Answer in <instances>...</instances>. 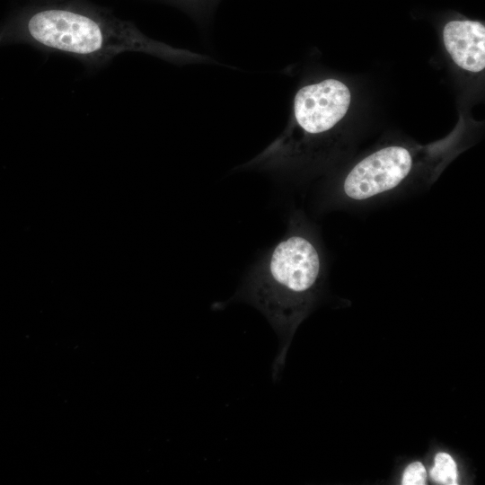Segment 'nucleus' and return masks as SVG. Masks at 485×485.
Masks as SVG:
<instances>
[{"mask_svg":"<svg viewBox=\"0 0 485 485\" xmlns=\"http://www.w3.org/2000/svg\"><path fill=\"white\" fill-rule=\"evenodd\" d=\"M350 92L340 81L325 79L301 87L294 99V125L242 167L275 170L302 157L312 141L332 129L348 111Z\"/></svg>","mask_w":485,"mask_h":485,"instance_id":"obj_3","label":"nucleus"},{"mask_svg":"<svg viewBox=\"0 0 485 485\" xmlns=\"http://www.w3.org/2000/svg\"><path fill=\"white\" fill-rule=\"evenodd\" d=\"M324 266L313 231L300 216L295 217L288 234L268 252L236 296L261 311L284 340L274 375L292 334L318 297Z\"/></svg>","mask_w":485,"mask_h":485,"instance_id":"obj_2","label":"nucleus"},{"mask_svg":"<svg viewBox=\"0 0 485 485\" xmlns=\"http://www.w3.org/2000/svg\"><path fill=\"white\" fill-rule=\"evenodd\" d=\"M446 50L460 67L480 72L485 67V27L476 21L454 20L443 31Z\"/></svg>","mask_w":485,"mask_h":485,"instance_id":"obj_5","label":"nucleus"},{"mask_svg":"<svg viewBox=\"0 0 485 485\" xmlns=\"http://www.w3.org/2000/svg\"><path fill=\"white\" fill-rule=\"evenodd\" d=\"M430 479L440 485L459 484L458 466L454 457L446 452H437L428 473Z\"/></svg>","mask_w":485,"mask_h":485,"instance_id":"obj_6","label":"nucleus"},{"mask_svg":"<svg viewBox=\"0 0 485 485\" xmlns=\"http://www.w3.org/2000/svg\"><path fill=\"white\" fill-rule=\"evenodd\" d=\"M418 161L401 146L381 148L356 163L337 190L340 199L364 202L398 191L412 178Z\"/></svg>","mask_w":485,"mask_h":485,"instance_id":"obj_4","label":"nucleus"},{"mask_svg":"<svg viewBox=\"0 0 485 485\" xmlns=\"http://www.w3.org/2000/svg\"><path fill=\"white\" fill-rule=\"evenodd\" d=\"M428 471L420 461L409 463L402 472L401 484L425 485L428 481Z\"/></svg>","mask_w":485,"mask_h":485,"instance_id":"obj_7","label":"nucleus"},{"mask_svg":"<svg viewBox=\"0 0 485 485\" xmlns=\"http://www.w3.org/2000/svg\"><path fill=\"white\" fill-rule=\"evenodd\" d=\"M13 43L66 54L91 66H103L126 51L149 54L175 64L209 60L150 39L130 23L63 7L38 10L19 25L0 31V46Z\"/></svg>","mask_w":485,"mask_h":485,"instance_id":"obj_1","label":"nucleus"}]
</instances>
